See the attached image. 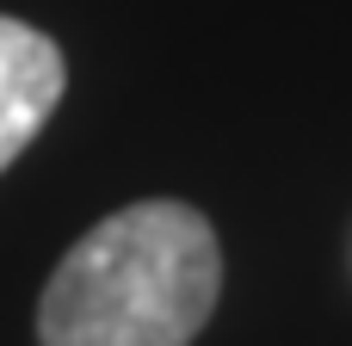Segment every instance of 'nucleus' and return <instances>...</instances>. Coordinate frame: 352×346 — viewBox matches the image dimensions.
I'll return each mask as SVG.
<instances>
[{
    "mask_svg": "<svg viewBox=\"0 0 352 346\" xmlns=\"http://www.w3.org/2000/svg\"><path fill=\"white\" fill-rule=\"evenodd\" d=\"M223 297L204 210L142 198L93 223L37 297V346H192Z\"/></svg>",
    "mask_w": 352,
    "mask_h": 346,
    "instance_id": "nucleus-1",
    "label": "nucleus"
},
{
    "mask_svg": "<svg viewBox=\"0 0 352 346\" xmlns=\"http://www.w3.org/2000/svg\"><path fill=\"white\" fill-rule=\"evenodd\" d=\"M62 87H68L62 50H56L37 25L0 12V173H6V167L31 149V136L50 124Z\"/></svg>",
    "mask_w": 352,
    "mask_h": 346,
    "instance_id": "nucleus-2",
    "label": "nucleus"
}]
</instances>
